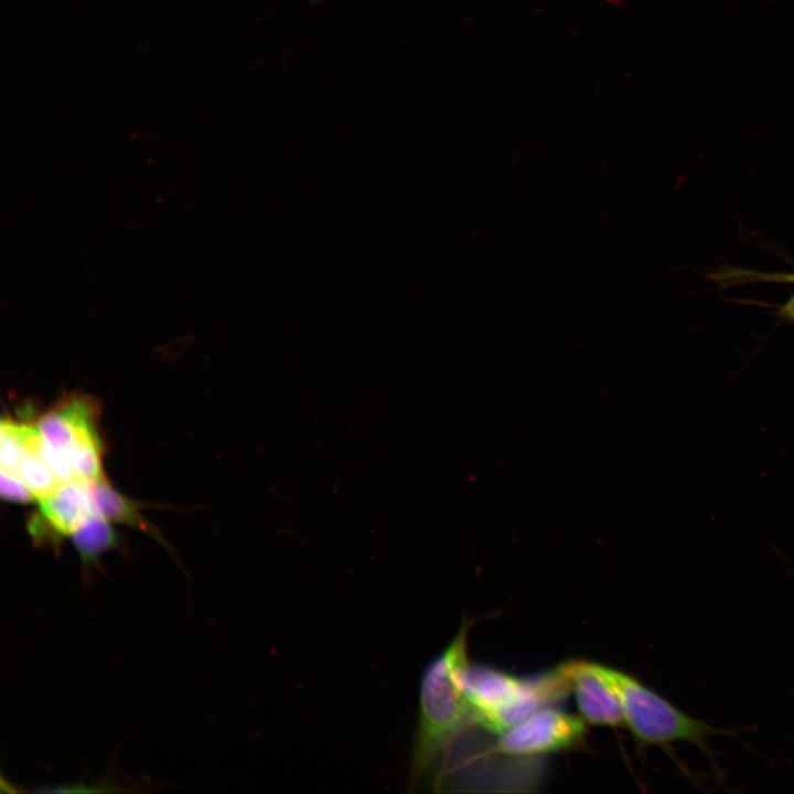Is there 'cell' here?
Listing matches in <instances>:
<instances>
[{"label":"cell","instance_id":"cell-1","mask_svg":"<svg viewBox=\"0 0 794 794\" xmlns=\"http://www.w3.org/2000/svg\"><path fill=\"white\" fill-rule=\"evenodd\" d=\"M471 626L472 622L464 619L448 646L422 672L411 752L409 787L412 791L460 732L471 725L470 706L462 686V673L470 663Z\"/></svg>","mask_w":794,"mask_h":794},{"label":"cell","instance_id":"cell-2","mask_svg":"<svg viewBox=\"0 0 794 794\" xmlns=\"http://www.w3.org/2000/svg\"><path fill=\"white\" fill-rule=\"evenodd\" d=\"M597 666L620 699L625 727L639 752L644 753L651 747L670 752L674 743H689L707 757L716 781L722 783L725 774L709 739L717 736L738 738L741 729L713 726L684 711L632 674L600 663Z\"/></svg>","mask_w":794,"mask_h":794},{"label":"cell","instance_id":"cell-3","mask_svg":"<svg viewBox=\"0 0 794 794\" xmlns=\"http://www.w3.org/2000/svg\"><path fill=\"white\" fill-rule=\"evenodd\" d=\"M471 725L498 734L537 710L561 702L570 693L559 669L522 677L495 667L471 664L462 673Z\"/></svg>","mask_w":794,"mask_h":794},{"label":"cell","instance_id":"cell-4","mask_svg":"<svg viewBox=\"0 0 794 794\" xmlns=\"http://www.w3.org/2000/svg\"><path fill=\"white\" fill-rule=\"evenodd\" d=\"M588 723L555 705L544 707L509 729L496 734L487 755L513 760H538L555 753L581 749Z\"/></svg>","mask_w":794,"mask_h":794},{"label":"cell","instance_id":"cell-5","mask_svg":"<svg viewBox=\"0 0 794 794\" xmlns=\"http://www.w3.org/2000/svg\"><path fill=\"white\" fill-rule=\"evenodd\" d=\"M96 513L99 512L87 483L63 482L53 493L39 500V513L28 527L35 543L57 547L61 538L71 536Z\"/></svg>","mask_w":794,"mask_h":794},{"label":"cell","instance_id":"cell-6","mask_svg":"<svg viewBox=\"0 0 794 794\" xmlns=\"http://www.w3.org/2000/svg\"><path fill=\"white\" fill-rule=\"evenodd\" d=\"M568 679L579 716L598 727H625L620 699L610 683L599 672L597 663L571 658L558 664Z\"/></svg>","mask_w":794,"mask_h":794},{"label":"cell","instance_id":"cell-7","mask_svg":"<svg viewBox=\"0 0 794 794\" xmlns=\"http://www.w3.org/2000/svg\"><path fill=\"white\" fill-rule=\"evenodd\" d=\"M98 405L87 396H73L39 420L45 440L64 454L86 442H101L97 429Z\"/></svg>","mask_w":794,"mask_h":794},{"label":"cell","instance_id":"cell-8","mask_svg":"<svg viewBox=\"0 0 794 794\" xmlns=\"http://www.w3.org/2000/svg\"><path fill=\"white\" fill-rule=\"evenodd\" d=\"M108 522L100 513H96L71 535L86 571L98 564L105 551L118 546V536Z\"/></svg>","mask_w":794,"mask_h":794},{"label":"cell","instance_id":"cell-9","mask_svg":"<svg viewBox=\"0 0 794 794\" xmlns=\"http://www.w3.org/2000/svg\"><path fill=\"white\" fill-rule=\"evenodd\" d=\"M88 487L97 511L107 521L128 525L149 534L153 533L139 513L137 505L114 490L106 479L89 483Z\"/></svg>","mask_w":794,"mask_h":794},{"label":"cell","instance_id":"cell-10","mask_svg":"<svg viewBox=\"0 0 794 794\" xmlns=\"http://www.w3.org/2000/svg\"><path fill=\"white\" fill-rule=\"evenodd\" d=\"M17 475L37 501L53 493L63 483L39 457L26 451L20 461Z\"/></svg>","mask_w":794,"mask_h":794},{"label":"cell","instance_id":"cell-11","mask_svg":"<svg viewBox=\"0 0 794 794\" xmlns=\"http://www.w3.org/2000/svg\"><path fill=\"white\" fill-rule=\"evenodd\" d=\"M103 443L86 442L75 447L67 458L76 479L84 483H94L105 479L101 465Z\"/></svg>","mask_w":794,"mask_h":794},{"label":"cell","instance_id":"cell-12","mask_svg":"<svg viewBox=\"0 0 794 794\" xmlns=\"http://www.w3.org/2000/svg\"><path fill=\"white\" fill-rule=\"evenodd\" d=\"M25 449L15 431L14 421L3 419L0 425V463L1 470L17 474Z\"/></svg>","mask_w":794,"mask_h":794},{"label":"cell","instance_id":"cell-13","mask_svg":"<svg viewBox=\"0 0 794 794\" xmlns=\"http://www.w3.org/2000/svg\"><path fill=\"white\" fill-rule=\"evenodd\" d=\"M0 491L2 497L18 503H29L36 500L28 485L13 473L1 470Z\"/></svg>","mask_w":794,"mask_h":794},{"label":"cell","instance_id":"cell-14","mask_svg":"<svg viewBox=\"0 0 794 794\" xmlns=\"http://www.w3.org/2000/svg\"><path fill=\"white\" fill-rule=\"evenodd\" d=\"M779 314L783 319L794 323V294L780 308Z\"/></svg>","mask_w":794,"mask_h":794},{"label":"cell","instance_id":"cell-15","mask_svg":"<svg viewBox=\"0 0 794 794\" xmlns=\"http://www.w3.org/2000/svg\"><path fill=\"white\" fill-rule=\"evenodd\" d=\"M763 279L771 282L794 283V273H764Z\"/></svg>","mask_w":794,"mask_h":794}]
</instances>
